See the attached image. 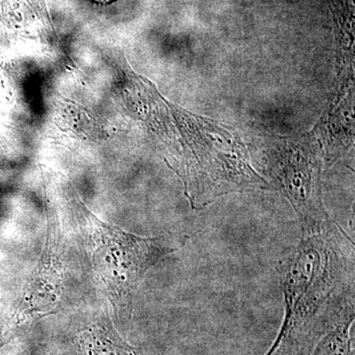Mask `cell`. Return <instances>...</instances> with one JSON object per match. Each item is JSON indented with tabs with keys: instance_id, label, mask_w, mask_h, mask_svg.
<instances>
[{
	"instance_id": "cell-1",
	"label": "cell",
	"mask_w": 355,
	"mask_h": 355,
	"mask_svg": "<svg viewBox=\"0 0 355 355\" xmlns=\"http://www.w3.org/2000/svg\"><path fill=\"white\" fill-rule=\"evenodd\" d=\"M354 244L334 222L304 235L277 266L286 302V318L272 347H286L329 308L354 293Z\"/></svg>"
},
{
	"instance_id": "cell-2",
	"label": "cell",
	"mask_w": 355,
	"mask_h": 355,
	"mask_svg": "<svg viewBox=\"0 0 355 355\" xmlns=\"http://www.w3.org/2000/svg\"><path fill=\"white\" fill-rule=\"evenodd\" d=\"M93 231L92 265L116 317H130L133 298L146 273L186 244V237H141L88 211Z\"/></svg>"
},
{
	"instance_id": "cell-3",
	"label": "cell",
	"mask_w": 355,
	"mask_h": 355,
	"mask_svg": "<svg viewBox=\"0 0 355 355\" xmlns=\"http://www.w3.org/2000/svg\"><path fill=\"white\" fill-rule=\"evenodd\" d=\"M270 169L295 211L304 235L316 234L330 225L322 200L321 166L314 154L292 148L272 158Z\"/></svg>"
},
{
	"instance_id": "cell-4",
	"label": "cell",
	"mask_w": 355,
	"mask_h": 355,
	"mask_svg": "<svg viewBox=\"0 0 355 355\" xmlns=\"http://www.w3.org/2000/svg\"><path fill=\"white\" fill-rule=\"evenodd\" d=\"M53 244L51 230H48L43 254L33 272L29 289L25 296L23 313L32 320L49 314L58 304L62 293V275L57 261L58 254L53 253Z\"/></svg>"
},
{
	"instance_id": "cell-5",
	"label": "cell",
	"mask_w": 355,
	"mask_h": 355,
	"mask_svg": "<svg viewBox=\"0 0 355 355\" xmlns=\"http://www.w3.org/2000/svg\"><path fill=\"white\" fill-rule=\"evenodd\" d=\"M96 1L105 2V3H107V2L114 1V0H96Z\"/></svg>"
}]
</instances>
